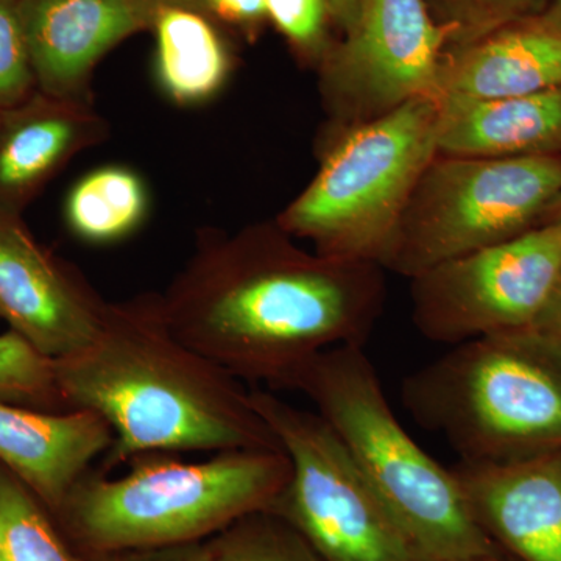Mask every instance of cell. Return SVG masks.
I'll return each mask as SVG.
<instances>
[{"label": "cell", "instance_id": "1", "mask_svg": "<svg viewBox=\"0 0 561 561\" xmlns=\"http://www.w3.org/2000/svg\"><path fill=\"white\" fill-rule=\"evenodd\" d=\"M382 272L309 253L278 221L205 230L160 294L161 311L181 342L239 381L289 390L323 351L365 345L382 311Z\"/></svg>", "mask_w": 561, "mask_h": 561}, {"label": "cell", "instance_id": "2", "mask_svg": "<svg viewBox=\"0 0 561 561\" xmlns=\"http://www.w3.org/2000/svg\"><path fill=\"white\" fill-rule=\"evenodd\" d=\"M55 370L69 411L113 430L103 472L146 454L280 448L242 381L173 334L160 294L110 302L94 339Z\"/></svg>", "mask_w": 561, "mask_h": 561}, {"label": "cell", "instance_id": "3", "mask_svg": "<svg viewBox=\"0 0 561 561\" xmlns=\"http://www.w3.org/2000/svg\"><path fill=\"white\" fill-rule=\"evenodd\" d=\"M290 471L283 448L216 453L205 461L146 454L121 478L88 471L51 518L81 556L208 541L267 511Z\"/></svg>", "mask_w": 561, "mask_h": 561}, {"label": "cell", "instance_id": "4", "mask_svg": "<svg viewBox=\"0 0 561 561\" xmlns=\"http://www.w3.org/2000/svg\"><path fill=\"white\" fill-rule=\"evenodd\" d=\"M289 390L309 398L421 560L456 561L493 548L472 522L453 471L432 459L394 415L364 346L323 351Z\"/></svg>", "mask_w": 561, "mask_h": 561}, {"label": "cell", "instance_id": "5", "mask_svg": "<svg viewBox=\"0 0 561 561\" xmlns=\"http://www.w3.org/2000/svg\"><path fill=\"white\" fill-rule=\"evenodd\" d=\"M402 402L463 461L561 448V341L537 330L454 345L402 382Z\"/></svg>", "mask_w": 561, "mask_h": 561}, {"label": "cell", "instance_id": "6", "mask_svg": "<svg viewBox=\"0 0 561 561\" xmlns=\"http://www.w3.org/2000/svg\"><path fill=\"white\" fill-rule=\"evenodd\" d=\"M437 121V99L420 98L334 128L319 172L279 214V227L321 256L382 267L402 213L438 154Z\"/></svg>", "mask_w": 561, "mask_h": 561}, {"label": "cell", "instance_id": "7", "mask_svg": "<svg viewBox=\"0 0 561 561\" xmlns=\"http://www.w3.org/2000/svg\"><path fill=\"white\" fill-rule=\"evenodd\" d=\"M560 202L561 157L437 154L402 213L382 268L415 278L549 224Z\"/></svg>", "mask_w": 561, "mask_h": 561}, {"label": "cell", "instance_id": "8", "mask_svg": "<svg viewBox=\"0 0 561 561\" xmlns=\"http://www.w3.org/2000/svg\"><path fill=\"white\" fill-rule=\"evenodd\" d=\"M250 401L290 460L289 482L267 511L321 561H423L319 413L272 390H250Z\"/></svg>", "mask_w": 561, "mask_h": 561}, {"label": "cell", "instance_id": "9", "mask_svg": "<svg viewBox=\"0 0 561 561\" xmlns=\"http://www.w3.org/2000/svg\"><path fill=\"white\" fill-rule=\"evenodd\" d=\"M561 280V230L546 224L412 278V319L443 345L535 330Z\"/></svg>", "mask_w": 561, "mask_h": 561}, {"label": "cell", "instance_id": "10", "mask_svg": "<svg viewBox=\"0 0 561 561\" xmlns=\"http://www.w3.org/2000/svg\"><path fill=\"white\" fill-rule=\"evenodd\" d=\"M448 38L424 0H364L359 16L319 65L332 127L348 128L437 99Z\"/></svg>", "mask_w": 561, "mask_h": 561}, {"label": "cell", "instance_id": "11", "mask_svg": "<svg viewBox=\"0 0 561 561\" xmlns=\"http://www.w3.org/2000/svg\"><path fill=\"white\" fill-rule=\"evenodd\" d=\"M108 301L68 262L36 241L22 216L0 214V319L58 360L101 330Z\"/></svg>", "mask_w": 561, "mask_h": 561}, {"label": "cell", "instance_id": "12", "mask_svg": "<svg viewBox=\"0 0 561 561\" xmlns=\"http://www.w3.org/2000/svg\"><path fill=\"white\" fill-rule=\"evenodd\" d=\"M472 522L518 561H561V448L451 468Z\"/></svg>", "mask_w": 561, "mask_h": 561}, {"label": "cell", "instance_id": "13", "mask_svg": "<svg viewBox=\"0 0 561 561\" xmlns=\"http://www.w3.org/2000/svg\"><path fill=\"white\" fill-rule=\"evenodd\" d=\"M36 87L50 98L91 103L98 62L153 27L149 0H18Z\"/></svg>", "mask_w": 561, "mask_h": 561}, {"label": "cell", "instance_id": "14", "mask_svg": "<svg viewBox=\"0 0 561 561\" xmlns=\"http://www.w3.org/2000/svg\"><path fill=\"white\" fill-rule=\"evenodd\" d=\"M108 124L91 103L36 91L0 113V214L22 216L36 194L80 151L101 144Z\"/></svg>", "mask_w": 561, "mask_h": 561}, {"label": "cell", "instance_id": "15", "mask_svg": "<svg viewBox=\"0 0 561 561\" xmlns=\"http://www.w3.org/2000/svg\"><path fill=\"white\" fill-rule=\"evenodd\" d=\"M113 442V430L99 413L47 412L0 401V463L50 515Z\"/></svg>", "mask_w": 561, "mask_h": 561}, {"label": "cell", "instance_id": "16", "mask_svg": "<svg viewBox=\"0 0 561 561\" xmlns=\"http://www.w3.org/2000/svg\"><path fill=\"white\" fill-rule=\"evenodd\" d=\"M556 88H561V32L538 16L446 50L437 101L522 98Z\"/></svg>", "mask_w": 561, "mask_h": 561}, {"label": "cell", "instance_id": "17", "mask_svg": "<svg viewBox=\"0 0 561 561\" xmlns=\"http://www.w3.org/2000/svg\"><path fill=\"white\" fill-rule=\"evenodd\" d=\"M437 103V153L443 157H561V88L522 98Z\"/></svg>", "mask_w": 561, "mask_h": 561}, {"label": "cell", "instance_id": "18", "mask_svg": "<svg viewBox=\"0 0 561 561\" xmlns=\"http://www.w3.org/2000/svg\"><path fill=\"white\" fill-rule=\"evenodd\" d=\"M151 31L157 36V79L161 90L183 106L216 98L231 72V54L219 28L205 13L160 7Z\"/></svg>", "mask_w": 561, "mask_h": 561}, {"label": "cell", "instance_id": "19", "mask_svg": "<svg viewBox=\"0 0 561 561\" xmlns=\"http://www.w3.org/2000/svg\"><path fill=\"white\" fill-rule=\"evenodd\" d=\"M149 190L138 172L102 165L70 187L65 220L80 241L105 245L135 234L149 216Z\"/></svg>", "mask_w": 561, "mask_h": 561}, {"label": "cell", "instance_id": "20", "mask_svg": "<svg viewBox=\"0 0 561 561\" xmlns=\"http://www.w3.org/2000/svg\"><path fill=\"white\" fill-rule=\"evenodd\" d=\"M0 561H87L49 511L0 463Z\"/></svg>", "mask_w": 561, "mask_h": 561}, {"label": "cell", "instance_id": "21", "mask_svg": "<svg viewBox=\"0 0 561 561\" xmlns=\"http://www.w3.org/2000/svg\"><path fill=\"white\" fill-rule=\"evenodd\" d=\"M210 561H321L300 531L268 511L250 513L209 540Z\"/></svg>", "mask_w": 561, "mask_h": 561}, {"label": "cell", "instance_id": "22", "mask_svg": "<svg viewBox=\"0 0 561 561\" xmlns=\"http://www.w3.org/2000/svg\"><path fill=\"white\" fill-rule=\"evenodd\" d=\"M0 401L38 411H69L55 360L11 330L0 334Z\"/></svg>", "mask_w": 561, "mask_h": 561}, {"label": "cell", "instance_id": "23", "mask_svg": "<svg viewBox=\"0 0 561 561\" xmlns=\"http://www.w3.org/2000/svg\"><path fill=\"white\" fill-rule=\"evenodd\" d=\"M448 38V50L512 24L545 14L551 0H424Z\"/></svg>", "mask_w": 561, "mask_h": 561}, {"label": "cell", "instance_id": "24", "mask_svg": "<svg viewBox=\"0 0 561 561\" xmlns=\"http://www.w3.org/2000/svg\"><path fill=\"white\" fill-rule=\"evenodd\" d=\"M267 18L289 41L301 60L319 68L334 41L330 27L334 25L330 0H265Z\"/></svg>", "mask_w": 561, "mask_h": 561}, {"label": "cell", "instance_id": "25", "mask_svg": "<svg viewBox=\"0 0 561 561\" xmlns=\"http://www.w3.org/2000/svg\"><path fill=\"white\" fill-rule=\"evenodd\" d=\"M36 91L20 5L18 0H0V111L20 105Z\"/></svg>", "mask_w": 561, "mask_h": 561}, {"label": "cell", "instance_id": "26", "mask_svg": "<svg viewBox=\"0 0 561 561\" xmlns=\"http://www.w3.org/2000/svg\"><path fill=\"white\" fill-rule=\"evenodd\" d=\"M87 561H210L208 541L160 548L125 549V551L84 556Z\"/></svg>", "mask_w": 561, "mask_h": 561}, {"label": "cell", "instance_id": "27", "mask_svg": "<svg viewBox=\"0 0 561 561\" xmlns=\"http://www.w3.org/2000/svg\"><path fill=\"white\" fill-rule=\"evenodd\" d=\"M205 14L249 35L268 20L265 0H205Z\"/></svg>", "mask_w": 561, "mask_h": 561}, {"label": "cell", "instance_id": "28", "mask_svg": "<svg viewBox=\"0 0 561 561\" xmlns=\"http://www.w3.org/2000/svg\"><path fill=\"white\" fill-rule=\"evenodd\" d=\"M362 5H364V0H330L332 21L342 35L353 27L359 16Z\"/></svg>", "mask_w": 561, "mask_h": 561}, {"label": "cell", "instance_id": "29", "mask_svg": "<svg viewBox=\"0 0 561 561\" xmlns=\"http://www.w3.org/2000/svg\"><path fill=\"white\" fill-rule=\"evenodd\" d=\"M535 330L545 332L551 337L561 341V280L559 287L553 291L548 308L545 309Z\"/></svg>", "mask_w": 561, "mask_h": 561}, {"label": "cell", "instance_id": "30", "mask_svg": "<svg viewBox=\"0 0 561 561\" xmlns=\"http://www.w3.org/2000/svg\"><path fill=\"white\" fill-rule=\"evenodd\" d=\"M456 561H518L513 559L511 553L502 551L497 546H493L490 551L476 553V556L467 557V559Z\"/></svg>", "mask_w": 561, "mask_h": 561}, {"label": "cell", "instance_id": "31", "mask_svg": "<svg viewBox=\"0 0 561 561\" xmlns=\"http://www.w3.org/2000/svg\"><path fill=\"white\" fill-rule=\"evenodd\" d=\"M157 7H183V9H191L202 11L205 13V0H149Z\"/></svg>", "mask_w": 561, "mask_h": 561}, {"label": "cell", "instance_id": "32", "mask_svg": "<svg viewBox=\"0 0 561 561\" xmlns=\"http://www.w3.org/2000/svg\"><path fill=\"white\" fill-rule=\"evenodd\" d=\"M541 18L561 32V0H551Z\"/></svg>", "mask_w": 561, "mask_h": 561}, {"label": "cell", "instance_id": "33", "mask_svg": "<svg viewBox=\"0 0 561 561\" xmlns=\"http://www.w3.org/2000/svg\"><path fill=\"white\" fill-rule=\"evenodd\" d=\"M549 224L557 225V227H559L561 230V202L559 208H557L556 213H553V217Z\"/></svg>", "mask_w": 561, "mask_h": 561}, {"label": "cell", "instance_id": "34", "mask_svg": "<svg viewBox=\"0 0 561 561\" xmlns=\"http://www.w3.org/2000/svg\"><path fill=\"white\" fill-rule=\"evenodd\" d=\"M0 113H2V111H0Z\"/></svg>", "mask_w": 561, "mask_h": 561}]
</instances>
